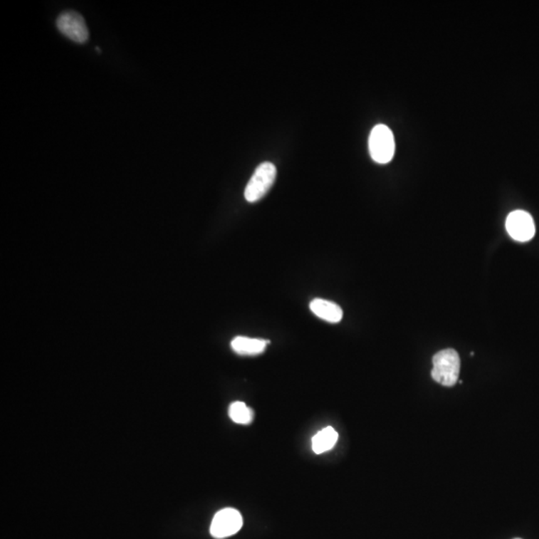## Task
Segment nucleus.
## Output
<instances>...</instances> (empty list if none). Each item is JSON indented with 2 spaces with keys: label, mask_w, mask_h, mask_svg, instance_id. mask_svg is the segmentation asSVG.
Here are the masks:
<instances>
[{
  "label": "nucleus",
  "mask_w": 539,
  "mask_h": 539,
  "mask_svg": "<svg viewBox=\"0 0 539 539\" xmlns=\"http://www.w3.org/2000/svg\"><path fill=\"white\" fill-rule=\"evenodd\" d=\"M277 177V169L274 164H260L251 177L245 189V198L248 202L255 203L269 192Z\"/></svg>",
  "instance_id": "nucleus-2"
},
{
  "label": "nucleus",
  "mask_w": 539,
  "mask_h": 539,
  "mask_svg": "<svg viewBox=\"0 0 539 539\" xmlns=\"http://www.w3.org/2000/svg\"></svg>",
  "instance_id": "nucleus-11"
},
{
  "label": "nucleus",
  "mask_w": 539,
  "mask_h": 539,
  "mask_svg": "<svg viewBox=\"0 0 539 539\" xmlns=\"http://www.w3.org/2000/svg\"><path fill=\"white\" fill-rule=\"evenodd\" d=\"M268 344L269 342L266 340L239 336L233 339L231 347L240 356H258L265 352Z\"/></svg>",
  "instance_id": "nucleus-8"
},
{
  "label": "nucleus",
  "mask_w": 539,
  "mask_h": 539,
  "mask_svg": "<svg viewBox=\"0 0 539 539\" xmlns=\"http://www.w3.org/2000/svg\"><path fill=\"white\" fill-rule=\"evenodd\" d=\"M229 417L239 424H250L254 419V412L245 402H235L229 407Z\"/></svg>",
  "instance_id": "nucleus-10"
},
{
  "label": "nucleus",
  "mask_w": 539,
  "mask_h": 539,
  "mask_svg": "<svg viewBox=\"0 0 539 539\" xmlns=\"http://www.w3.org/2000/svg\"><path fill=\"white\" fill-rule=\"evenodd\" d=\"M394 138L391 129L379 124L372 129L369 139L370 153L372 160L379 164H387L394 155Z\"/></svg>",
  "instance_id": "nucleus-3"
},
{
  "label": "nucleus",
  "mask_w": 539,
  "mask_h": 539,
  "mask_svg": "<svg viewBox=\"0 0 539 539\" xmlns=\"http://www.w3.org/2000/svg\"><path fill=\"white\" fill-rule=\"evenodd\" d=\"M242 516L237 509L224 508L218 511L211 523L210 533L213 538L222 539L234 535L242 528Z\"/></svg>",
  "instance_id": "nucleus-4"
},
{
  "label": "nucleus",
  "mask_w": 539,
  "mask_h": 539,
  "mask_svg": "<svg viewBox=\"0 0 539 539\" xmlns=\"http://www.w3.org/2000/svg\"><path fill=\"white\" fill-rule=\"evenodd\" d=\"M56 26L63 36L77 43H84L89 36L88 28L80 14L64 11L57 17Z\"/></svg>",
  "instance_id": "nucleus-5"
},
{
  "label": "nucleus",
  "mask_w": 539,
  "mask_h": 539,
  "mask_svg": "<svg viewBox=\"0 0 539 539\" xmlns=\"http://www.w3.org/2000/svg\"><path fill=\"white\" fill-rule=\"evenodd\" d=\"M337 439H339V434L337 431L332 427H328L315 434L312 439L313 451L317 454L331 451L337 444Z\"/></svg>",
  "instance_id": "nucleus-9"
},
{
  "label": "nucleus",
  "mask_w": 539,
  "mask_h": 539,
  "mask_svg": "<svg viewBox=\"0 0 539 539\" xmlns=\"http://www.w3.org/2000/svg\"><path fill=\"white\" fill-rule=\"evenodd\" d=\"M506 227L509 236L518 242H528L535 234L533 217L525 211H513L509 214Z\"/></svg>",
  "instance_id": "nucleus-6"
},
{
  "label": "nucleus",
  "mask_w": 539,
  "mask_h": 539,
  "mask_svg": "<svg viewBox=\"0 0 539 539\" xmlns=\"http://www.w3.org/2000/svg\"><path fill=\"white\" fill-rule=\"evenodd\" d=\"M431 377L444 387H453L458 382L461 371V359L453 349L443 350L434 355Z\"/></svg>",
  "instance_id": "nucleus-1"
},
{
  "label": "nucleus",
  "mask_w": 539,
  "mask_h": 539,
  "mask_svg": "<svg viewBox=\"0 0 539 539\" xmlns=\"http://www.w3.org/2000/svg\"><path fill=\"white\" fill-rule=\"evenodd\" d=\"M310 309L318 318L332 324L341 322L344 315L339 305L327 300H313L310 304Z\"/></svg>",
  "instance_id": "nucleus-7"
}]
</instances>
